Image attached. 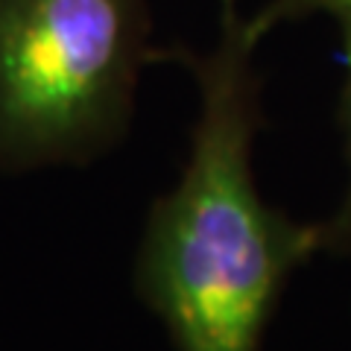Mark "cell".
<instances>
[{
  "label": "cell",
  "mask_w": 351,
  "mask_h": 351,
  "mask_svg": "<svg viewBox=\"0 0 351 351\" xmlns=\"http://www.w3.org/2000/svg\"><path fill=\"white\" fill-rule=\"evenodd\" d=\"M258 38L223 9L211 53H179L199 85L191 156L156 199L135 261V290L176 351H261L293 272L322 252V226L261 196L252 144L261 129Z\"/></svg>",
  "instance_id": "1"
},
{
  "label": "cell",
  "mask_w": 351,
  "mask_h": 351,
  "mask_svg": "<svg viewBox=\"0 0 351 351\" xmlns=\"http://www.w3.org/2000/svg\"><path fill=\"white\" fill-rule=\"evenodd\" d=\"M147 0H0V167L82 164L129 126Z\"/></svg>",
  "instance_id": "2"
},
{
  "label": "cell",
  "mask_w": 351,
  "mask_h": 351,
  "mask_svg": "<svg viewBox=\"0 0 351 351\" xmlns=\"http://www.w3.org/2000/svg\"><path fill=\"white\" fill-rule=\"evenodd\" d=\"M337 18L339 32H343V56H346V91H343V132H346V164H348V179L346 193L339 199L334 217H328L322 226V252H337V255H351V0L339 3L328 12Z\"/></svg>",
  "instance_id": "3"
},
{
  "label": "cell",
  "mask_w": 351,
  "mask_h": 351,
  "mask_svg": "<svg viewBox=\"0 0 351 351\" xmlns=\"http://www.w3.org/2000/svg\"><path fill=\"white\" fill-rule=\"evenodd\" d=\"M339 0H269L267 6L261 9L255 18L246 21L249 32L258 41L267 36L269 29H276L278 24H287V21H299V18H311V15H328Z\"/></svg>",
  "instance_id": "4"
},
{
  "label": "cell",
  "mask_w": 351,
  "mask_h": 351,
  "mask_svg": "<svg viewBox=\"0 0 351 351\" xmlns=\"http://www.w3.org/2000/svg\"><path fill=\"white\" fill-rule=\"evenodd\" d=\"M219 6L223 9H237V0H219Z\"/></svg>",
  "instance_id": "5"
}]
</instances>
